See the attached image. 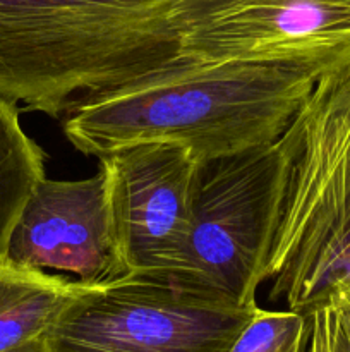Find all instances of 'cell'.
I'll return each instance as SVG.
<instances>
[{"instance_id": "obj_4", "label": "cell", "mask_w": 350, "mask_h": 352, "mask_svg": "<svg viewBox=\"0 0 350 352\" xmlns=\"http://www.w3.org/2000/svg\"><path fill=\"white\" fill-rule=\"evenodd\" d=\"M283 181L280 140L199 162L187 241L163 280L237 306H257Z\"/></svg>"}, {"instance_id": "obj_12", "label": "cell", "mask_w": 350, "mask_h": 352, "mask_svg": "<svg viewBox=\"0 0 350 352\" xmlns=\"http://www.w3.org/2000/svg\"><path fill=\"white\" fill-rule=\"evenodd\" d=\"M305 318V352H350V291L331 294Z\"/></svg>"}, {"instance_id": "obj_2", "label": "cell", "mask_w": 350, "mask_h": 352, "mask_svg": "<svg viewBox=\"0 0 350 352\" xmlns=\"http://www.w3.org/2000/svg\"><path fill=\"white\" fill-rule=\"evenodd\" d=\"M178 0H0V98L62 117L81 96L182 60Z\"/></svg>"}, {"instance_id": "obj_5", "label": "cell", "mask_w": 350, "mask_h": 352, "mask_svg": "<svg viewBox=\"0 0 350 352\" xmlns=\"http://www.w3.org/2000/svg\"><path fill=\"white\" fill-rule=\"evenodd\" d=\"M259 306H237L167 280L93 285L48 332L51 352H226Z\"/></svg>"}, {"instance_id": "obj_3", "label": "cell", "mask_w": 350, "mask_h": 352, "mask_svg": "<svg viewBox=\"0 0 350 352\" xmlns=\"http://www.w3.org/2000/svg\"><path fill=\"white\" fill-rule=\"evenodd\" d=\"M280 141L283 196L261 282L307 315L350 291V54L319 74Z\"/></svg>"}, {"instance_id": "obj_10", "label": "cell", "mask_w": 350, "mask_h": 352, "mask_svg": "<svg viewBox=\"0 0 350 352\" xmlns=\"http://www.w3.org/2000/svg\"><path fill=\"white\" fill-rule=\"evenodd\" d=\"M47 155L24 133L16 103L0 98V254H7L12 230L38 182Z\"/></svg>"}, {"instance_id": "obj_6", "label": "cell", "mask_w": 350, "mask_h": 352, "mask_svg": "<svg viewBox=\"0 0 350 352\" xmlns=\"http://www.w3.org/2000/svg\"><path fill=\"white\" fill-rule=\"evenodd\" d=\"M170 23L192 62L328 69L350 54V0H178Z\"/></svg>"}, {"instance_id": "obj_8", "label": "cell", "mask_w": 350, "mask_h": 352, "mask_svg": "<svg viewBox=\"0 0 350 352\" xmlns=\"http://www.w3.org/2000/svg\"><path fill=\"white\" fill-rule=\"evenodd\" d=\"M7 256L88 285L130 277L113 229L105 170L98 167L81 181L41 179L14 227Z\"/></svg>"}, {"instance_id": "obj_9", "label": "cell", "mask_w": 350, "mask_h": 352, "mask_svg": "<svg viewBox=\"0 0 350 352\" xmlns=\"http://www.w3.org/2000/svg\"><path fill=\"white\" fill-rule=\"evenodd\" d=\"M93 285L0 254V352L48 333Z\"/></svg>"}, {"instance_id": "obj_7", "label": "cell", "mask_w": 350, "mask_h": 352, "mask_svg": "<svg viewBox=\"0 0 350 352\" xmlns=\"http://www.w3.org/2000/svg\"><path fill=\"white\" fill-rule=\"evenodd\" d=\"M130 277L163 280L180 256L192 220L199 162L184 146L141 143L98 158Z\"/></svg>"}, {"instance_id": "obj_11", "label": "cell", "mask_w": 350, "mask_h": 352, "mask_svg": "<svg viewBox=\"0 0 350 352\" xmlns=\"http://www.w3.org/2000/svg\"><path fill=\"white\" fill-rule=\"evenodd\" d=\"M305 315L257 308L226 352H305Z\"/></svg>"}, {"instance_id": "obj_13", "label": "cell", "mask_w": 350, "mask_h": 352, "mask_svg": "<svg viewBox=\"0 0 350 352\" xmlns=\"http://www.w3.org/2000/svg\"><path fill=\"white\" fill-rule=\"evenodd\" d=\"M2 352H51V346L50 339H48V333H43V336L34 337V339L27 340V342L19 344V346L12 347V349Z\"/></svg>"}, {"instance_id": "obj_1", "label": "cell", "mask_w": 350, "mask_h": 352, "mask_svg": "<svg viewBox=\"0 0 350 352\" xmlns=\"http://www.w3.org/2000/svg\"><path fill=\"white\" fill-rule=\"evenodd\" d=\"M326 69L309 64L182 60L75 100L69 143L88 157L141 143H172L198 162L266 146L281 138Z\"/></svg>"}]
</instances>
